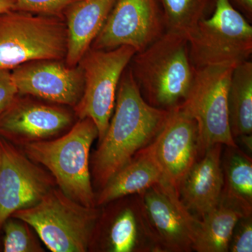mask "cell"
Instances as JSON below:
<instances>
[{"mask_svg":"<svg viewBox=\"0 0 252 252\" xmlns=\"http://www.w3.org/2000/svg\"><path fill=\"white\" fill-rule=\"evenodd\" d=\"M239 138H240L241 142L243 144H245V147L248 149V150H250V152H252V135H245L240 136Z\"/></svg>","mask_w":252,"mask_h":252,"instance_id":"f1b7e54d","label":"cell"},{"mask_svg":"<svg viewBox=\"0 0 252 252\" xmlns=\"http://www.w3.org/2000/svg\"><path fill=\"white\" fill-rule=\"evenodd\" d=\"M221 165L223 188L220 200L238 209L244 216L252 215V158L238 146H225Z\"/></svg>","mask_w":252,"mask_h":252,"instance_id":"d6986e66","label":"cell"},{"mask_svg":"<svg viewBox=\"0 0 252 252\" xmlns=\"http://www.w3.org/2000/svg\"><path fill=\"white\" fill-rule=\"evenodd\" d=\"M117 0H77L64 12L67 65L75 67L90 49Z\"/></svg>","mask_w":252,"mask_h":252,"instance_id":"e0dca14e","label":"cell"},{"mask_svg":"<svg viewBox=\"0 0 252 252\" xmlns=\"http://www.w3.org/2000/svg\"><path fill=\"white\" fill-rule=\"evenodd\" d=\"M16 9V0H0V14Z\"/></svg>","mask_w":252,"mask_h":252,"instance_id":"83f0119b","label":"cell"},{"mask_svg":"<svg viewBox=\"0 0 252 252\" xmlns=\"http://www.w3.org/2000/svg\"><path fill=\"white\" fill-rule=\"evenodd\" d=\"M100 215L97 207L81 205L54 187L39 203L11 217L34 228L51 252H85L92 245Z\"/></svg>","mask_w":252,"mask_h":252,"instance_id":"277c9868","label":"cell"},{"mask_svg":"<svg viewBox=\"0 0 252 252\" xmlns=\"http://www.w3.org/2000/svg\"><path fill=\"white\" fill-rule=\"evenodd\" d=\"M228 252H252V215L239 219L230 238Z\"/></svg>","mask_w":252,"mask_h":252,"instance_id":"d4e9b609","label":"cell"},{"mask_svg":"<svg viewBox=\"0 0 252 252\" xmlns=\"http://www.w3.org/2000/svg\"><path fill=\"white\" fill-rule=\"evenodd\" d=\"M150 147L161 170L162 181L180 194L182 181L200 157L196 122L179 106L170 109Z\"/></svg>","mask_w":252,"mask_h":252,"instance_id":"4fadbf2b","label":"cell"},{"mask_svg":"<svg viewBox=\"0 0 252 252\" xmlns=\"http://www.w3.org/2000/svg\"><path fill=\"white\" fill-rule=\"evenodd\" d=\"M231 4L252 23V0H229Z\"/></svg>","mask_w":252,"mask_h":252,"instance_id":"4316f807","label":"cell"},{"mask_svg":"<svg viewBox=\"0 0 252 252\" xmlns=\"http://www.w3.org/2000/svg\"><path fill=\"white\" fill-rule=\"evenodd\" d=\"M120 199L110 212H101L92 245L97 240L112 252H161L141 193Z\"/></svg>","mask_w":252,"mask_h":252,"instance_id":"7c38bea8","label":"cell"},{"mask_svg":"<svg viewBox=\"0 0 252 252\" xmlns=\"http://www.w3.org/2000/svg\"><path fill=\"white\" fill-rule=\"evenodd\" d=\"M135 53L128 46L111 50L90 48L79 63L84 84L82 95L75 105L76 114L79 119L89 118L94 122L99 142L108 128L123 73Z\"/></svg>","mask_w":252,"mask_h":252,"instance_id":"ba28073f","label":"cell"},{"mask_svg":"<svg viewBox=\"0 0 252 252\" xmlns=\"http://www.w3.org/2000/svg\"><path fill=\"white\" fill-rule=\"evenodd\" d=\"M166 32L187 38L203 19L211 16L217 0H158Z\"/></svg>","mask_w":252,"mask_h":252,"instance_id":"7402d4cb","label":"cell"},{"mask_svg":"<svg viewBox=\"0 0 252 252\" xmlns=\"http://www.w3.org/2000/svg\"><path fill=\"white\" fill-rule=\"evenodd\" d=\"M233 67L197 68L193 84L180 108L197 124L199 156L217 144L237 147L230 132L228 86Z\"/></svg>","mask_w":252,"mask_h":252,"instance_id":"52a82bcc","label":"cell"},{"mask_svg":"<svg viewBox=\"0 0 252 252\" xmlns=\"http://www.w3.org/2000/svg\"><path fill=\"white\" fill-rule=\"evenodd\" d=\"M162 181V174L150 144L136 154L100 189L96 206H102L128 195L140 194Z\"/></svg>","mask_w":252,"mask_h":252,"instance_id":"ac0fdd59","label":"cell"},{"mask_svg":"<svg viewBox=\"0 0 252 252\" xmlns=\"http://www.w3.org/2000/svg\"><path fill=\"white\" fill-rule=\"evenodd\" d=\"M165 32L158 0H117L92 49L111 50L128 46L136 53L140 52Z\"/></svg>","mask_w":252,"mask_h":252,"instance_id":"30bf717a","label":"cell"},{"mask_svg":"<svg viewBox=\"0 0 252 252\" xmlns=\"http://www.w3.org/2000/svg\"><path fill=\"white\" fill-rule=\"evenodd\" d=\"M244 215L223 200L200 218L193 251L228 252L235 224Z\"/></svg>","mask_w":252,"mask_h":252,"instance_id":"ffe728a7","label":"cell"},{"mask_svg":"<svg viewBox=\"0 0 252 252\" xmlns=\"http://www.w3.org/2000/svg\"><path fill=\"white\" fill-rule=\"evenodd\" d=\"M11 73L18 94H29L55 103L75 106L84 91L80 66L69 67L60 61L25 63Z\"/></svg>","mask_w":252,"mask_h":252,"instance_id":"5bb4252c","label":"cell"},{"mask_svg":"<svg viewBox=\"0 0 252 252\" xmlns=\"http://www.w3.org/2000/svg\"><path fill=\"white\" fill-rule=\"evenodd\" d=\"M169 111L154 107L143 98L127 66L119 82L108 128L94 154V185L103 188L137 152L152 143Z\"/></svg>","mask_w":252,"mask_h":252,"instance_id":"6da1fadb","label":"cell"},{"mask_svg":"<svg viewBox=\"0 0 252 252\" xmlns=\"http://www.w3.org/2000/svg\"><path fill=\"white\" fill-rule=\"evenodd\" d=\"M228 119L233 138L252 133V63L233 67L228 91Z\"/></svg>","mask_w":252,"mask_h":252,"instance_id":"44dd1931","label":"cell"},{"mask_svg":"<svg viewBox=\"0 0 252 252\" xmlns=\"http://www.w3.org/2000/svg\"><path fill=\"white\" fill-rule=\"evenodd\" d=\"M63 18L11 10L0 14V69L25 63L61 61L67 54Z\"/></svg>","mask_w":252,"mask_h":252,"instance_id":"5b68a950","label":"cell"},{"mask_svg":"<svg viewBox=\"0 0 252 252\" xmlns=\"http://www.w3.org/2000/svg\"><path fill=\"white\" fill-rule=\"evenodd\" d=\"M217 144L207 149L182 181L180 197L192 215L201 218L220 203L223 188L222 147Z\"/></svg>","mask_w":252,"mask_h":252,"instance_id":"2e32d148","label":"cell"},{"mask_svg":"<svg viewBox=\"0 0 252 252\" xmlns=\"http://www.w3.org/2000/svg\"><path fill=\"white\" fill-rule=\"evenodd\" d=\"M128 67L143 98L153 107L165 110L184 102L196 72L189 54L188 38L170 32L135 53Z\"/></svg>","mask_w":252,"mask_h":252,"instance_id":"7a4b0ae2","label":"cell"},{"mask_svg":"<svg viewBox=\"0 0 252 252\" xmlns=\"http://www.w3.org/2000/svg\"><path fill=\"white\" fill-rule=\"evenodd\" d=\"M18 94L10 70L0 69V114L9 107Z\"/></svg>","mask_w":252,"mask_h":252,"instance_id":"484cf974","label":"cell"},{"mask_svg":"<svg viewBox=\"0 0 252 252\" xmlns=\"http://www.w3.org/2000/svg\"><path fill=\"white\" fill-rule=\"evenodd\" d=\"M55 185L51 174L0 137V230L14 212L39 203Z\"/></svg>","mask_w":252,"mask_h":252,"instance_id":"9c48e42d","label":"cell"},{"mask_svg":"<svg viewBox=\"0 0 252 252\" xmlns=\"http://www.w3.org/2000/svg\"><path fill=\"white\" fill-rule=\"evenodd\" d=\"M23 220L9 217L2 225L4 230L3 251L4 252H41V248L36 243Z\"/></svg>","mask_w":252,"mask_h":252,"instance_id":"603a6c76","label":"cell"},{"mask_svg":"<svg viewBox=\"0 0 252 252\" xmlns=\"http://www.w3.org/2000/svg\"><path fill=\"white\" fill-rule=\"evenodd\" d=\"M72 122V115L64 109L16 97L0 114V137L23 145L57 135Z\"/></svg>","mask_w":252,"mask_h":252,"instance_id":"9a60e30c","label":"cell"},{"mask_svg":"<svg viewBox=\"0 0 252 252\" xmlns=\"http://www.w3.org/2000/svg\"><path fill=\"white\" fill-rule=\"evenodd\" d=\"M141 195L161 252L193 251L200 220L187 210L178 192L162 181Z\"/></svg>","mask_w":252,"mask_h":252,"instance_id":"8fae6325","label":"cell"},{"mask_svg":"<svg viewBox=\"0 0 252 252\" xmlns=\"http://www.w3.org/2000/svg\"><path fill=\"white\" fill-rule=\"evenodd\" d=\"M77 0H16V9L32 14L63 18L67 8Z\"/></svg>","mask_w":252,"mask_h":252,"instance_id":"cb8c5ba5","label":"cell"},{"mask_svg":"<svg viewBox=\"0 0 252 252\" xmlns=\"http://www.w3.org/2000/svg\"><path fill=\"white\" fill-rule=\"evenodd\" d=\"M188 39L190 60L196 69L234 67L251 59V23L229 0H217L211 16L198 23Z\"/></svg>","mask_w":252,"mask_h":252,"instance_id":"8992f818","label":"cell"},{"mask_svg":"<svg viewBox=\"0 0 252 252\" xmlns=\"http://www.w3.org/2000/svg\"><path fill=\"white\" fill-rule=\"evenodd\" d=\"M98 131L89 118L79 119L67 133L53 140L21 145L32 161L46 167L59 188L69 198L86 207H97L90 170V151Z\"/></svg>","mask_w":252,"mask_h":252,"instance_id":"3957f363","label":"cell"}]
</instances>
